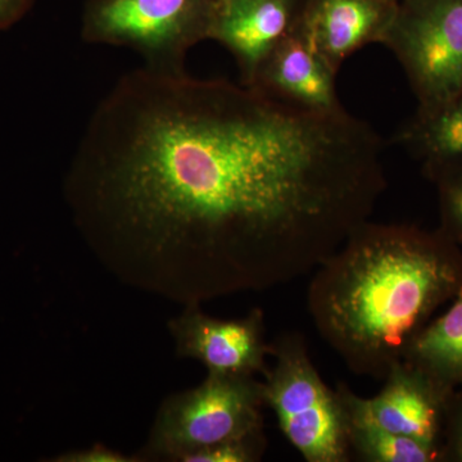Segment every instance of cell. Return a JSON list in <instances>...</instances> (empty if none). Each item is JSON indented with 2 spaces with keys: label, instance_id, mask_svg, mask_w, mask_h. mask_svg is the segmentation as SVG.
I'll return each instance as SVG.
<instances>
[{
  "label": "cell",
  "instance_id": "1",
  "mask_svg": "<svg viewBox=\"0 0 462 462\" xmlns=\"http://www.w3.org/2000/svg\"><path fill=\"white\" fill-rule=\"evenodd\" d=\"M383 144L342 109L147 67L91 114L65 196L124 281L182 305L310 275L387 189Z\"/></svg>",
  "mask_w": 462,
  "mask_h": 462
},
{
  "label": "cell",
  "instance_id": "2",
  "mask_svg": "<svg viewBox=\"0 0 462 462\" xmlns=\"http://www.w3.org/2000/svg\"><path fill=\"white\" fill-rule=\"evenodd\" d=\"M461 288V245L442 230L367 220L312 273L307 309L352 373L384 380Z\"/></svg>",
  "mask_w": 462,
  "mask_h": 462
},
{
  "label": "cell",
  "instance_id": "3",
  "mask_svg": "<svg viewBox=\"0 0 462 462\" xmlns=\"http://www.w3.org/2000/svg\"><path fill=\"white\" fill-rule=\"evenodd\" d=\"M270 346L275 364L263 374L264 404L289 443L307 462L351 460L345 407L316 370L302 334H282Z\"/></svg>",
  "mask_w": 462,
  "mask_h": 462
},
{
  "label": "cell",
  "instance_id": "4",
  "mask_svg": "<svg viewBox=\"0 0 462 462\" xmlns=\"http://www.w3.org/2000/svg\"><path fill=\"white\" fill-rule=\"evenodd\" d=\"M216 5L217 0H90L81 38L129 48L149 69L182 72L188 51L209 39Z\"/></svg>",
  "mask_w": 462,
  "mask_h": 462
},
{
  "label": "cell",
  "instance_id": "5",
  "mask_svg": "<svg viewBox=\"0 0 462 462\" xmlns=\"http://www.w3.org/2000/svg\"><path fill=\"white\" fill-rule=\"evenodd\" d=\"M263 382L208 374L199 387L167 398L152 428L147 452L179 461L227 440L263 433Z\"/></svg>",
  "mask_w": 462,
  "mask_h": 462
},
{
  "label": "cell",
  "instance_id": "6",
  "mask_svg": "<svg viewBox=\"0 0 462 462\" xmlns=\"http://www.w3.org/2000/svg\"><path fill=\"white\" fill-rule=\"evenodd\" d=\"M382 44L418 99L433 109L462 91V0H398Z\"/></svg>",
  "mask_w": 462,
  "mask_h": 462
},
{
  "label": "cell",
  "instance_id": "7",
  "mask_svg": "<svg viewBox=\"0 0 462 462\" xmlns=\"http://www.w3.org/2000/svg\"><path fill=\"white\" fill-rule=\"evenodd\" d=\"M176 354L205 365L208 374L254 376L266 373L272 346L264 340L263 312L254 309L245 318L220 320L203 314L199 305L187 306L169 324Z\"/></svg>",
  "mask_w": 462,
  "mask_h": 462
},
{
  "label": "cell",
  "instance_id": "8",
  "mask_svg": "<svg viewBox=\"0 0 462 462\" xmlns=\"http://www.w3.org/2000/svg\"><path fill=\"white\" fill-rule=\"evenodd\" d=\"M336 389L346 402L379 427L442 449L446 403L454 391L440 387L413 365L403 360L394 365L384 378L382 391L373 398L358 396L345 383Z\"/></svg>",
  "mask_w": 462,
  "mask_h": 462
},
{
  "label": "cell",
  "instance_id": "9",
  "mask_svg": "<svg viewBox=\"0 0 462 462\" xmlns=\"http://www.w3.org/2000/svg\"><path fill=\"white\" fill-rule=\"evenodd\" d=\"M306 0H217L209 39L230 51L251 85L272 51L300 29Z\"/></svg>",
  "mask_w": 462,
  "mask_h": 462
},
{
  "label": "cell",
  "instance_id": "10",
  "mask_svg": "<svg viewBox=\"0 0 462 462\" xmlns=\"http://www.w3.org/2000/svg\"><path fill=\"white\" fill-rule=\"evenodd\" d=\"M398 0H306L298 32L338 72L365 45L380 42Z\"/></svg>",
  "mask_w": 462,
  "mask_h": 462
},
{
  "label": "cell",
  "instance_id": "11",
  "mask_svg": "<svg viewBox=\"0 0 462 462\" xmlns=\"http://www.w3.org/2000/svg\"><path fill=\"white\" fill-rule=\"evenodd\" d=\"M337 74L297 30L263 60L248 87L300 108L333 114L345 109L336 90Z\"/></svg>",
  "mask_w": 462,
  "mask_h": 462
},
{
  "label": "cell",
  "instance_id": "12",
  "mask_svg": "<svg viewBox=\"0 0 462 462\" xmlns=\"http://www.w3.org/2000/svg\"><path fill=\"white\" fill-rule=\"evenodd\" d=\"M393 144L415 158L430 181L461 166L462 91L439 107L418 109L394 134Z\"/></svg>",
  "mask_w": 462,
  "mask_h": 462
},
{
  "label": "cell",
  "instance_id": "13",
  "mask_svg": "<svg viewBox=\"0 0 462 462\" xmlns=\"http://www.w3.org/2000/svg\"><path fill=\"white\" fill-rule=\"evenodd\" d=\"M451 303L415 337L403 356V361L447 391L462 388V288Z\"/></svg>",
  "mask_w": 462,
  "mask_h": 462
},
{
  "label": "cell",
  "instance_id": "14",
  "mask_svg": "<svg viewBox=\"0 0 462 462\" xmlns=\"http://www.w3.org/2000/svg\"><path fill=\"white\" fill-rule=\"evenodd\" d=\"M337 391V389H336ZM346 419V436L352 455L364 462H443L439 447L415 438L392 433L346 402L337 391Z\"/></svg>",
  "mask_w": 462,
  "mask_h": 462
},
{
  "label": "cell",
  "instance_id": "15",
  "mask_svg": "<svg viewBox=\"0 0 462 462\" xmlns=\"http://www.w3.org/2000/svg\"><path fill=\"white\" fill-rule=\"evenodd\" d=\"M439 202V230L462 247V165L440 172L431 180Z\"/></svg>",
  "mask_w": 462,
  "mask_h": 462
},
{
  "label": "cell",
  "instance_id": "16",
  "mask_svg": "<svg viewBox=\"0 0 462 462\" xmlns=\"http://www.w3.org/2000/svg\"><path fill=\"white\" fill-rule=\"evenodd\" d=\"M266 438L263 433L227 440L218 445L197 449L182 456L181 462H254L263 457L266 449Z\"/></svg>",
  "mask_w": 462,
  "mask_h": 462
},
{
  "label": "cell",
  "instance_id": "17",
  "mask_svg": "<svg viewBox=\"0 0 462 462\" xmlns=\"http://www.w3.org/2000/svg\"><path fill=\"white\" fill-rule=\"evenodd\" d=\"M443 462H462V388L455 389L446 403L442 433Z\"/></svg>",
  "mask_w": 462,
  "mask_h": 462
},
{
  "label": "cell",
  "instance_id": "18",
  "mask_svg": "<svg viewBox=\"0 0 462 462\" xmlns=\"http://www.w3.org/2000/svg\"><path fill=\"white\" fill-rule=\"evenodd\" d=\"M60 462H127L135 461L126 456L108 449L107 447H91L84 451L69 452L56 458Z\"/></svg>",
  "mask_w": 462,
  "mask_h": 462
},
{
  "label": "cell",
  "instance_id": "19",
  "mask_svg": "<svg viewBox=\"0 0 462 462\" xmlns=\"http://www.w3.org/2000/svg\"><path fill=\"white\" fill-rule=\"evenodd\" d=\"M32 3L33 0H0V32L25 16Z\"/></svg>",
  "mask_w": 462,
  "mask_h": 462
}]
</instances>
